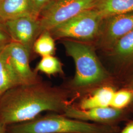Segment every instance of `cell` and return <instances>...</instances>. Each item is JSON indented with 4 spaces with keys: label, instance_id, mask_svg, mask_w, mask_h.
<instances>
[{
    "label": "cell",
    "instance_id": "obj_1",
    "mask_svg": "<svg viewBox=\"0 0 133 133\" xmlns=\"http://www.w3.org/2000/svg\"><path fill=\"white\" fill-rule=\"evenodd\" d=\"M69 92L42 82L17 86L0 97V123L28 121L46 111L64 112L69 104Z\"/></svg>",
    "mask_w": 133,
    "mask_h": 133
},
{
    "label": "cell",
    "instance_id": "obj_8",
    "mask_svg": "<svg viewBox=\"0 0 133 133\" xmlns=\"http://www.w3.org/2000/svg\"><path fill=\"white\" fill-rule=\"evenodd\" d=\"M63 114L72 119L111 126L116 125L125 119L127 115L125 109H115L110 107L83 110L70 104L66 107Z\"/></svg>",
    "mask_w": 133,
    "mask_h": 133
},
{
    "label": "cell",
    "instance_id": "obj_21",
    "mask_svg": "<svg viewBox=\"0 0 133 133\" xmlns=\"http://www.w3.org/2000/svg\"><path fill=\"white\" fill-rule=\"evenodd\" d=\"M125 88L129 89L133 92V74L129 77Z\"/></svg>",
    "mask_w": 133,
    "mask_h": 133
},
{
    "label": "cell",
    "instance_id": "obj_4",
    "mask_svg": "<svg viewBox=\"0 0 133 133\" xmlns=\"http://www.w3.org/2000/svg\"><path fill=\"white\" fill-rule=\"evenodd\" d=\"M103 18L93 8L86 10L49 30L54 39H72L93 44Z\"/></svg>",
    "mask_w": 133,
    "mask_h": 133
},
{
    "label": "cell",
    "instance_id": "obj_10",
    "mask_svg": "<svg viewBox=\"0 0 133 133\" xmlns=\"http://www.w3.org/2000/svg\"><path fill=\"white\" fill-rule=\"evenodd\" d=\"M105 53L112 64L115 72L120 76L129 77L133 74V31Z\"/></svg>",
    "mask_w": 133,
    "mask_h": 133
},
{
    "label": "cell",
    "instance_id": "obj_19",
    "mask_svg": "<svg viewBox=\"0 0 133 133\" xmlns=\"http://www.w3.org/2000/svg\"><path fill=\"white\" fill-rule=\"evenodd\" d=\"M35 15L38 18V15L43 9L53 0H31Z\"/></svg>",
    "mask_w": 133,
    "mask_h": 133
},
{
    "label": "cell",
    "instance_id": "obj_17",
    "mask_svg": "<svg viewBox=\"0 0 133 133\" xmlns=\"http://www.w3.org/2000/svg\"><path fill=\"white\" fill-rule=\"evenodd\" d=\"M133 102V91L125 88L115 91L110 107L115 109L123 110Z\"/></svg>",
    "mask_w": 133,
    "mask_h": 133
},
{
    "label": "cell",
    "instance_id": "obj_18",
    "mask_svg": "<svg viewBox=\"0 0 133 133\" xmlns=\"http://www.w3.org/2000/svg\"><path fill=\"white\" fill-rule=\"evenodd\" d=\"M12 41L5 26V22L0 20V49H3Z\"/></svg>",
    "mask_w": 133,
    "mask_h": 133
},
{
    "label": "cell",
    "instance_id": "obj_3",
    "mask_svg": "<svg viewBox=\"0 0 133 133\" xmlns=\"http://www.w3.org/2000/svg\"><path fill=\"white\" fill-rule=\"evenodd\" d=\"M10 133H118L116 126L105 125L72 119L61 115L36 117L15 124Z\"/></svg>",
    "mask_w": 133,
    "mask_h": 133
},
{
    "label": "cell",
    "instance_id": "obj_12",
    "mask_svg": "<svg viewBox=\"0 0 133 133\" xmlns=\"http://www.w3.org/2000/svg\"><path fill=\"white\" fill-rule=\"evenodd\" d=\"M115 91L114 87L110 84L98 87L93 90L90 95L82 99L77 108L86 110L109 107Z\"/></svg>",
    "mask_w": 133,
    "mask_h": 133
},
{
    "label": "cell",
    "instance_id": "obj_22",
    "mask_svg": "<svg viewBox=\"0 0 133 133\" xmlns=\"http://www.w3.org/2000/svg\"><path fill=\"white\" fill-rule=\"evenodd\" d=\"M6 127V126L0 123V133H5Z\"/></svg>",
    "mask_w": 133,
    "mask_h": 133
},
{
    "label": "cell",
    "instance_id": "obj_7",
    "mask_svg": "<svg viewBox=\"0 0 133 133\" xmlns=\"http://www.w3.org/2000/svg\"><path fill=\"white\" fill-rule=\"evenodd\" d=\"M3 51L10 64L19 85L29 84L40 81L37 72L30 66L31 51L22 44L11 42Z\"/></svg>",
    "mask_w": 133,
    "mask_h": 133
},
{
    "label": "cell",
    "instance_id": "obj_2",
    "mask_svg": "<svg viewBox=\"0 0 133 133\" xmlns=\"http://www.w3.org/2000/svg\"><path fill=\"white\" fill-rule=\"evenodd\" d=\"M62 43L75 64L76 72L71 83L72 89L94 90L109 84L113 77L101 62L92 43L68 39H62Z\"/></svg>",
    "mask_w": 133,
    "mask_h": 133
},
{
    "label": "cell",
    "instance_id": "obj_20",
    "mask_svg": "<svg viewBox=\"0 0 133 133\" xmlns=\"http://www.w3.org/2000/svg\"><path fill=\"white\" fill-rule=\"evenodd\" d=\"M120 133H133V120L129 122Z\"/></svg>",
    "mask_w": 133,
    "mask_h": 133
},
{
    "label": "cell",
    "instance_id": "obj_15",
    "mask_svg": "<svg viewBox=\"0 0 133 133\" xmlns=\"http://www.w3.org/2000/svg\"><path fill=\"white\" fill-rule=\"evenodd\" d=\"M33 50L42 57L54 55L55 52V44L49 31H44L38 36L34 43Z\"/></svg>",
    "mask_w": 133,
    "mask_h": 133
},
{
    "label": "cell",
    "instance_id": "obj_11",
    "mask_svg": "<svg viewBox=\"0 0 133 133\" xmlns=\"http://www.w3.org/2000/svg\"><path fill=\"white\" fill-rule=\"evenodd\" d=\"M24 16H34L31 0H0V20L3 22Z\"/></svg>",
    "mask_w": 133,
    "mask_h": 133
},
{
    "label": "cell",
    "instance_id": "obj_16",
    "mask_svg": "<svg viewBox=\"0 0 133 133\" xmlns=\"http://www.w3.org/2000/svg\"><path fill=\"white\" fill-rule=\"evenodd\" d=\"M42 57L36 68V72L41 71L48 76L63 73L62 64L57 57L54 55Z\"/></svg>",
    "mask_w": 133,
    "mask_h": 133
},
{
    "label": "cell",
    "instance_id": "obj_13",
    "mask_svg": "<svg viewBox=\"0 0 133 133\" xmlns=\"http://www.w3.org/2000/svg\"><path fill=\"white\" fill-rule=\"evenodd\" d=\"M93 9L104 19L114 15L133 12V0H97Z\"/></svg>",
    "mask_w": 133,
    "mask_h": 133
},
{
    "label": "cell",
    "instance_id": "obj_9",
    "mask_svg": "<svg viewBox=\"0 0 133 133\" xmlns=\"http://www.w3.org/2000/svg\"><path fill=\"white\" fill-rule=\"evenodd\" d=\"M12 42L19 43L31 52L34 43L41 34L38 18L24 16L5 22Z\"/></svg>",
    "mask_w": 133,
    "mask_h": 133
},
{
    "label": "cell",
    "instance_id": "obj_14",
    "mask_svg": "<svg viewBox=\"0 0 133 133\" xmlns=\"http://www.w3.org/2000/svg\"><path fill=\"white\" fill-rule=\"evenodd\" d=\"M19 85L14 73L5 57L3 49H0V97L5 92Z\"/></svg>",
    "mask_w": 133,
    "mask_h": 133
},
{
    "label": "cell",
    "instance_id": "obj_5",
    "mask_svg": "<svg viewBox=\"0 0 133 133\" xmlns=\"http://www.w3.org/2000/svg\"><path fill=\"white\" fill-rule=\"evenodd\" d=\"M97 0H53L38 17L41 33L62 24L81 12L93 9Z\"/></svg>",
    "mask_w": 133,
    "mask_h": 133
},
{
    "label": "cell",
    "instance_id": "obj_6",
    "mask_svg": "<svg viewBox=\"0 0 133 133\" xmlns=\"http://www.w3.org/2000/svg\"><path fill=\"white\" fill-rule=\"evenodd\" d=\"M133 31V12L104 18L98 38L93 44L96 49L105 53L118 41Z\"/></svg>",
    "mask_w": 133,
    "mask_h": 133
}]
</instances>
